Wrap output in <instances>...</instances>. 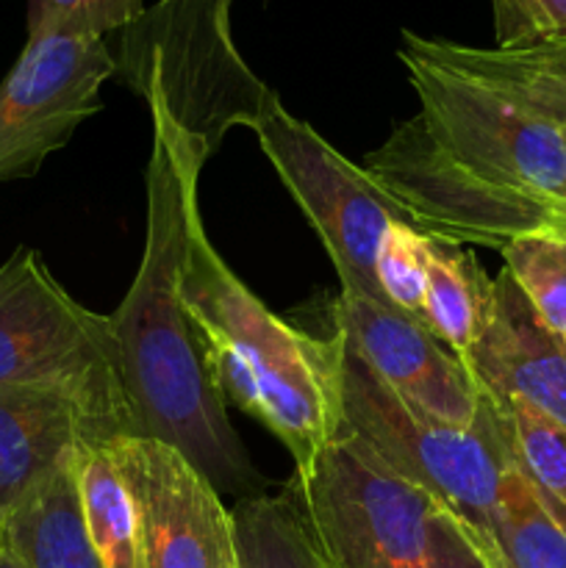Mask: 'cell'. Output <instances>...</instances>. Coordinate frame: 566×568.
<instances>
[{
	"label": "cell",
	"instance_id": "13",
	"mask_svg": "<svg viewBox=\"0 0 566 568\" xmlns=\"http://www.w3.org/2000/svg\"><path fill=\"white\" fill-rule=\"evenodd\" d=\"M111 442L114 433L70 394L0 388V527L78 449Z\"/></svg>",
	"mask_w": 566,
	"mask_h": 568
},
{
	"label": "cell",
	"instance_id": "7",
	"mask_svg": "<svg viewBox=\"0 0 566 568\" xmlns=\"http://www.w3.org/2000/svg\"><path fill=\"white\" fill-rule=\"evenodd\" d=\"M289 486L327 568H431L425 521L433 499L355 436L342 433Z\"/></svg>",
	"mask_w": 566,
	"mask_h": 568
},
{
	"label": "cell",
	"instance_id": "19",
	"mask_svg": "<svg viewBox=\"0 0 566 568\" xmlns=\"http://www.w3.org/2000/svg\"><path fill=\"white\" fill-rule=\"evenodd\" d=\"M488 292L492 277L481 270L475 255L453 244L433 242L422 322L455 355H464L475 344L486 316Z\"/></svg>",
	"mask_w": 566,
	"mask_h": 568
},
{
	"label": "cell",
	"instance_id": "18",
	"mask_svg": "<svg viewBox=\"0 0 566 568\" xmlns=\"http://www.w3.org/2000/svg\"><path fill=\"white\" fill-rule=\"evenodd\" d=\"M231 514L242 568H327L292 486L236 499Z\"/></svg>",
	"mask_w": 566,
	"mask_h": 568
},
{
	"label": "cell",
	"instance_id": "23",
	"mask_svg": "<svg viewBox=\"0 0 566 568\" xmlns=\"http://www.w3.org/2000/svg\"><path fill=\"white\" fill-rule=\"evenodd\" d=\"M144 0H28V37L67 31L105 39L144 14Z\"/></svg>",
	"mask_w": 566,
	"mask_h": 568
},
{
	"label": "cell",
	"instance_id": "25",
	"mask_svg": "<svg viewBox=\"0 0 566 568\" xmlns=\"http://www.w3.org/2000/svg\"><path fill=\"white\" fill-rule=\"evenodd\" d=\"M431 568H503L497 555L472 532L469 525L433 503L425 521Z\"/></svg>",
	"mask_w": 566,
	"mask_h": 568
},
{
	"label": "cell",
	"instance_id": "4",
	"mask_svg": "<svg viewBox=\"0 0 566 568\" xmlns=\"http://www.w3.org/2000/svg\"><path fill=\"white\" fill-rule=\"evenodd\" d=\"M233 0H155L122 28L114 75L164 114L205 161L233 128L261 125L281 100L233 42Z\"/></svg>",
	"mask_w": 566,
	"mask_h": 568
},
{
	"label": "cell",
	"instance_id": "29",
	"mask_svg": "<svg viewBox=\"0 0 566 568\" xmlns=\"http://www.w3.org/2000/svg\"><path fill=\"white\" fill-rule=\"evenodd\" d=\"M3 536H6V530H3V527H0V541H3Z\"/></svg>",
	"mask_w": 566,
	"mask_h": 568
},
{
	"label": "cell",
	"instance_id": "9",
	"mask_svg": "<svg viewBox=\"0 0 566 568\" xmlns=\"http://www.w3.org/2000/svg\"><path fill=\"white\" fill-rule=\"evenodd\" d=\"M117 61L105 39L67 31L28 37L0 81V183L31 178L50 153L103 109Z\"/></svg>",
	"mask_w": 566,
	"mask_h": 568
},
{
	"label": "cell",
	"instance_id": "16",
	"mask_svg": "<svg viewBox=\"0 0 566 568\" xmlns=\"http://www.w3.org/2000/svg\"><path fill=\"white\" fill-rule=\"evenodd\" d=\"M75 488L89 544L103 568H142L139 510L109 444L75 453Z\"/></svg>",
	"mask_w": 566,
	"mask_h": 568
},
{
	"label": "cell",
	"instance_id": "3",
	"mask_svg": "<svg viewBox=\"0 0 566 568\" xmlns=\"http://www.w3.org/2000/svg\"><path fill=\"white\" fill-rule=\"evenodd\" d=\"M181 303L222 403L261 422L309 469L344 433V336L314 338L266 308L222 261L203 225L194 231Z\"/></svg>",
	"mask_w": 566,
	"mask_h": 568
},
{
	"label": "cell",
	"instance_id": "12",
	"mask_svg": "<svg viewBox=\"0 0 566 568\" xmlns=\"http://www.w3.org/2000/svg\"><path fill=\"white\" fill-rule=\"evenodd\" d=\"M458 358L488 399H519L566 430V338L538 320L505 266L492 277L475 344Z\"/></svg>",
	"mask_w": 566,
	"mask_h": 568
},
{
	"label": "cell",
	"instance_id": "24",
	"mask_svg": "<svg viewBox=\"0 0 566 568\" xmlns=\"http://www.w3.org/2000/svg\"><path fill=\"white\" fill-rule=\"evenodd\" d=\"M497 48L566 44V0H492Z\"/></svg>",
	"mask_w": 566,
	"mask_h": 568
},
{
	"label": "cell",
	"instance_id": "14",
	"mask_svg": "<svg viewBox=\"0 0 566 568\" xmlns=\"http://www.w3.org/2000/svg\"><path fill=\"white\" fill-rule=\"evenodd\" d=\"M422 44L442 64L475 78L566 133V53L558 44L472 48L433 37H422Z\"/></svg>",
	"mask_w": 566,
	"mask_h": 568
},
{
	"label": "cell",
	"instance_id": "11",
	"mask_svg": "<svg viewBox=\"0 0 566 568\" xmlns=\"http://www.w3.org/2000/svg\"><path fill=\"white\" fill-rule=\"evenodd\" d=\"M331 316L347 347L405 403L449 425L477 419L483 394L475 377L425 322L347 292L338 294Z\"/></svg>",
	"mask_w": 566,
	"mask_h": 568
},
{
	"label": "cell",
	"instance_id": "22",
	"mask_svg": "<svg viewBox=\"0 0 566 568\" xmlns=\"http://www.w3.org/2000/svg\"><path fill=\"white\" fill-rule=\"evenodd\" d=\"M433 239L411 222H394L377 247V286L392 308L422 322Z\"/></svg>",
	"mask_w": 566,
	"mask_h": 568
},
{
	"label": "cell",
	"instance_id": "15",
	"mask_svg": "<svg viewBox=\"0 0 566 568\" xmlns=\"http://www.w3.org/2000/svg\"><path fill=\"white\" fill-rule=\"evenodd\" d=\"M6 538L26 568H103L78 505L75 455L22 499Z\"/></svg>",
	"mask_w": 566,
	"mask_h": 568
},
{
	"label": "cell",
	"instance_id": "10",
	"mask_svg": "<svg viewBox=\"0 0 566 568\" xmlns=\"http://www.w3.org/2000/svg\"><path fill=\"white\" fill-rule=\"evenodd\" d=\"M109 449L137 499L142 568H242L231 508L192 460L144 436Z\"/></svg>",
	"mask_w": 566,
	"mask_h": 568
},
{
	"label": "cell",
	"instance_id": "1",
	"mask_svg": "<svg viewBox=\"0 0 566 568\" xmlns=\"http://www.w3.org/2000/svg\"><path fill=\"white\" fill-rule=\"evenodd\" d=\"M397 55L420 111L361 166L416 231L453 247L503 250L555 227V203L566 192L564 133L433 59L420 33L403 31Z\"/></svg>",
	"mask_w": 566,
	"mask_h": 568
},
{
	"label": "cell",
	"instance_id": "17",
	"mask_svg": "<svg viewBox=\"0 0 566 568\" xmlns=\"http://www.w3.org/2000/svg\"><path fill=\"white\" fill-rule=\"evenodd\" d=\"M494 547L505 568H566V510L511 466L494 510Z\"/></svg>",
	"mask_w": 566,
	"mask_h": 568
},
{
	"label": "cell",
	"instance_id": "28",
	"mask_svg": "<svg viewBox=\"0 0 566 568\" xmlns=\"http://www.w3.org/2000/svg\"><path fill=\"white\" fill-rule=\"evenodd\" d=\"M555 227L566 231V214H555Z\"/></svg>",
	"mask_w": 566,
	"mask_h": 568
},
{
	"label": "cell",
	"instance_id": "30",
	"mask_svg": "<svg viewBox=\"0 0 566 568\" xmlns=\"http://www.w3.org/2000/svg\"><path fill=\"white\" fill-rule=\"evenodd\" d=\"M558 48H560V50H564V53H566V44H558Z\"/></svg>",
	"mask_w": 566,
	"mask_h": 568
},
{
	"label": "cell",
	"instance_id": "5",
	"mask_svg": "<svg viewBox=\"0 0 566 568\" xmlns=\"http://www.w3.org/2000/svg\"><path fill=\"white\" fill-rule=\"evenodd\" d=\"M342 414L347 436L364 442L394 475L469 525L499 558L494 510L505 471L516 460L503 414L486 394L472 425L438 422L392 392L344 342Z\"/></svg>",
	"mask_w": 566,
	"mask_h": 568
},
{
	"label": "cell",
	"instance_id": "21",
	"mask_svg": "<svg viewBox=\"0 0 566 568\" xmlns=\"http://www.w3.org/2000/svg\"><path fill=\"white\" fill-rule=\"evenodd\" d=\"M494 403V399H492ZM505 419L514 460L522 475L558 508L566 510V430L530 405L494 403Z\"/></svg>",
	"mask_w": 566,
	"mask_h": 568
},
{
	"label": "cell",
	"instance_id": "27",
	"mask_svg": "<svg viewBox=\"0 0 566 568\" xmlns=\"http://www.w3.org/2000/svg\"><path fill=\"white\" fill-rule=\"evenodd\" d=\"M564 136H566V133H564ZM555 214H566V192H564V197L555 203Z\"/></svg>",
	"mask_w": 566,
	"mask_h": 568
},
{
	"label": "cell",
	"instance_id": "6",
	"mask_svg": "<svg viewBox=\"0 0 566 568\" xmlns=\"http://www.w3.org/2000/svg\"><path fill=\"white\" fill-rule=\"evenodd\" d=\"M0 388H55L137 436L111 314L83 308L31 247L0 266Z\"/></svg>",
	"mask_w": 566,
	"mask_h": 568
},
{
	"label": "cell",
	"instance_id": "26",
	"mask_svg": "<svg viewBox=\"0 0 566 568\" xmlns=\"http://www.w3.org/2000/svg\"><path fill=\"white\" fill-rule=\"evenodd\" d=\"M0 568H26L20 564V558H17V552L11 549L9 538L3 536V541H0Z\"/></svg>",
	"mask_w": 566,
	"mask_h": 568
},
{
	"label": "cell",
	"instance_id": "20",
	"mask_svg": "<svg viewBox=\"0 0 566 568\" xmlns=\"http://www.w3.org/2000/svg\"><path fill=\"white\" fill-rule=\"evenodd\" d=\"M505 270L553 333L566 338V231L527 233L499 250Z\"/></svg>",
	"mask_w": 566,
	"mask_h": 568
},
{
	"label": "cell",
	"instance_id": "8",
	"mask_svg": "<svg viewBox=\"0 0 566 568\" xmlns=\"http://www.w3.org/2000/svg\"><path fill=\"white\" fill-rule=\"evenodd\" d=\"M253 133L320 236L342 292L388 305L377 286V247L394 222H411L403 205L383 192L364 166L344 159L314 125L289 114L283 103Z\"/></svg>",
	"mask_w": 566,
	"mask_h": 568
},
{
	"label": "cell",
	"instance_id": "2",
	"mask_svg": "<svg viewBox=\"0 0 566 568\" xmlns=\"http://www.w3.org/2000/svg\"><path fill=\"white\" fill-rule=\"evenodd\" d=\"M150 120L144 250L125 300L111 314L133 430L175 447L222 497H259L264 477L228 419L181 303L189 247L203 225L198 183L209 161L164 114L150 111Z\"/></svg>",
	"mask_w": 566,
	"mask_h": 568
}]
</instances>
